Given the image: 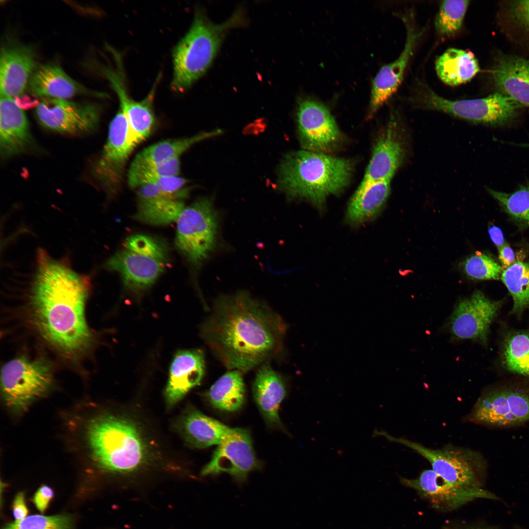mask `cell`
I'll return each instance as SVG.
<instances>
[{"mask_svg":"<svg viewBox=\"0 0 529 529\" xmlns=\"http://www.w3.org/2000/svg\"><path fill=\"white\" fill-rule=\"evenodd\" d=\"M286 331L277 313L239 291L216 300L201 335L223 365L245 372L282 350Z\"/></svg>","mask_w":529,"mask_h":529,"instance_id":"1","label":"cell"},{"mask_svg":"<svg viewBox=\"0 0 529 529\" xmlns=\"http://www.w3.org/2000/svg\"><path fill=\"white\" fill-rule=\"evenodd\" d=\"M85 279L43 250L30 298L33 322L42 337L70 355L85 350L92 337L85 317Z\"/></svg>","mask_w":529,"mask_h":529,"instance_id":"2","label":"cell"},{"mask_svg":"<svg viewBox=\"0 0 529 529\" xmlns=\"http://www.w3.org/2000/svg\"><path fill=\"white\" fill-rule=\"evenodd\" d=\"M352 161L306 150L290 152L278 168L279 188L291 199H305L322 209L327 198L348 185Z\"/></svg>","mask_w":529,"mask_h":529,"instance_id":"3","label":"cell"},{"mask_svg":"<svg viewBox=\"0 0 529 529\" xmlns=\"http://www.w3.org/2000/svg\"><path fill=\"white\" fill-rule=\"evenodd\" d=\"M85 443L93 463L106 472H133L145 460L146 447L137 427L113 415H100L90 420Z\"/></svg>","mask_w":529,"mask_h":529,"instance_id":"4","label":"cell"},{"mask_svg":"<svg viewBox=\"0 0 529 529\" xmlns=\"http://www.w3.org/2000/svg\"><path fill=\"white\" fill-rule=\"evenodd\" d=\"M239 16L235 14L226 22L215 24L201 9L196 10L190 29L173 50V90L184 92L204 74L226 33L238 23Z\"/></svg>","mask_w":529,"mask_h":529,"instance_id":"5","label":"cell"},{"mask_svg":"<svg viewBox=\"0 0 529 529\" xmlns=\"http://www.w3.org/2000/svg\"><path fill=\"white\" fill-rule=\"evenodd\" d=\"M168 261V249L164 242L150 236L136 234L125 239L123 248L108 259L105 267L118 272L127 288L140 292L155 282Z\"/></svg>","mask_w":529,"mask_h":529,"instance_id":"6","label":"cell"},{"mask_svg":"<svg viewBox=\"0 0 529 529\" xmlns=\"http://www.w3.org/2000/svg\"><path fill=\"white\" fill-rule=\"evenodd\" d=\"M416 106L450 114L469 121L492 125L507 123L517 115L522 105L509 96L496 93L481 98L451 100L419 82L411 97Z\"/></svg>","mask_w":529,"mask_h":529,"instance_id":"7","label":"cell"},{"mask_svg":"<svg viewBox=\"0 0 529 529\" xmlns=\"http://www.w3.org/2000/svg\"><path fill=\"white\" fill-rule=\"evenodd\" d=\"M373 435L382 436L414 450L430 463L439 476L450 484L481 487L486 465L483 457L477 451L451 445L433 449L405 438L392 436L384 431L376 430Z\"/></svg>","mask_w":529,"mask_h":529,"instance_id":"8","label":"cell"},{"mask_svg":"<svg viewBox=\"0 0 529 529\" xmlns=\"http://www.w3.org/2000/svg\"><path fill=\"white\" fill-rule=\"evenodd\" d=\"M175 244L192 265L198 267L215 250L219 216L211 199L202 197L185 207L176 220Z\"/></svg>","mask_w":529,"mask_h":529,"instance_id":"9","label":"cell"},{"mask_svg":"<svg viewBox=\"0 0 529 529\" xmlns=\"http://www.w3.org/2000/svg\"><path fill=\"white\" fill-rule=\"evenodd\" d=\"M52 372L50 364L41 359L21 357L7 362L1 371V388L6 405L14 411H26L48 390Z\"/></svg>","mask_w":529,"mask_h":529,"instance_id":"10","label":"cell"},{"mask_svg":"<svg viewBox=\"0 0 529 529\" xmlns=\"http://www.w3.org/2000/svg\"><path fill=\"white\" fill-rule=\"evenodd\" d=\"M465 419L501 428L529 422V385H505L486 389Z\"/></svg>","mask_w":529,"mask_h":529,"instance_id":"11","label":"cell"},{"mask_svg":"<svg viewBox=\"0 0 529 529\" xmlns=\"http://www.w3.org/2000/svg\"><path fill=\"white\" fill-rule=\"evenodd\" d=\"M135 148L129 140L127 120L120 108L109 125L106 144L90 170L95 182L107 195L113 196L121 186L127 162Z\"/></svg>","mask_w":529,"mask_h":529,"instance_id":"12","label":"cell"},{"mask_svg":"<svg viewBox=\"0 0 529 529\" xmlns=\"http://www.w3.org/2000/svg\"><path fill=\"white\" fill-rule=\"evenodd\" d=\"M101 107L97 103L44 98L35 109L40 125L50 131L71 136L91 133L97 129Z\"/></svg>","mask_w":529,"mask_h":529,"instance_id":"13","label":"cell"},{"mask_svg":"<svg viewBox=\"0 0 529 529\" xmlns=\"http://www.w3.org/2000/svg\"><path fill=\"white\" fill-rule=\"evenodd\" d=\"M501 301H493L480 290L456 304L446 327L457 339H471L485 344L490 325L497 315Z\"/></svg>","mask_w":529,"mask_h":529,"instance_id":"14","label":"cell"},{"mask_svg":"<svg viewBox=\"0 0 529 529\" xmlns=\"http://www.w3.org/2000/svg\"><path fill=\"white\" fill-rule=\"evenodd\" d=\"M296 115L299 137L305 150L327 154L340 144L342 134L323 104L302 98L298 101Z\"/></svg>","mask_w":529,"mask_h":529,"instance_id":"15","label":"cell"},{"mask_svg":"<svg viewBox=\"0 0 529 529\" xmlns=\"http://www.w3.org/2000/svg\"><path fill=\"white\" fill-rule=\"evenodd\" d=\"M248 431L232 428L217 445L211 460L202 469L203 476L221 473L230 474L237 481H245L251 471L260 467Z\"/></svg>","mask_w":529,"mask_h":529,"instance_id":"16","label":"cell"},{"mask_svg":"<svg viewBox=\"0 0 529 529\" xmlns=\"http://www.w3.org/2000/svg\"><path fill=\"white\" fill-rule=\"evenodd\" d=\"M404 485L417 491L438 507L455 508L477 498L496 499L481 487L456 486L445 481L433 469L423 471L415 479L401 478Z\"/></svg>","mask_w":529,"mask_h":529,"instance_id":"17","label":"cell"},{"mask_svg":"<svg viewBox=\"0 0 529 529\" xmlns=\"http://www.w3.org/2000/svg\"><path fill=\"white\" fill-rule=\"evenodd\" d=\"M37 67L34 50L16 42L3 44L0 56V96L17 97L23 95Z\"/></svg>","mask_w":529,"mask_h":529,"instance_id":"18","label":"cell"},{"mask_svg":"<svg viewBox=\"0 0 529 529\" xmlns=\"http://www.w3.org/2000/svg\"><path fill=\"white\" fill-rule=\"evenodd\" d=\"M36 144L25 114L14 98L0 96V154L5 160L35 150Z\"/></svg>","mask_w":529,"mask_h":529,"instance_id":"19","label":"cell"},{"mask_svg":"<svg viewBox=\"0 0 529 529\" xmlns=\"http://www.w3.org/2000/svg\"><path fill=\"white\" fill-rule=\"evenodd\" d=\"M137 189V209L133 218L153 225H164L176 221L185 208L183 199L188 190L176 194L165 192L152 184H145Z\"/></svg>","mask_w":529,"mask_h":529,"instance_id":"20","label":"cell"},{"mask_svg":"<svg viewBox=\"0 0 529 529\" xmlns=\"http://www.w3.org/2000/svg\"><path fill=\"white\" fill-rule=\"evenodd\" d=\"M112 87L116 92L128 126V139L136 147L150 134L155 123L153 103L158 79L147 96L143 100H133L128 94L119 73H106Z\"/></svg>","mask_w":529,"mask_h":529,"instance_id":"21","label":"cell"},{"mask_svg":"<svg viewBox=\"0 0 529 529\" xmlns=\"http://www.w3.org/2000/svg\"><path fill=\"white\" fill-rule=\"evenodd\" d=\"M405 20L407 38L404 48L396 60L382 67L374 77L371 92L369 117H372L397 91L421 35L420 31L409 23L408 20Z\"/></svg>","mask_w":529,"mask_h":529,"instance_id":"22","label":"cell"},{"mask_svg":"<svg viewBox=\"0 0 529 529\" xmlns=\"http://www.w3.org/2000/svg\"><path fill=\"white\" fill-rule=\"evenodd\" d=\"M405 154V145L397 124L392 120L377 142L360 186L390 181Z\"/></svg>","mask_w":529,"mask_h":529,"instance_id":"23","label":"cell"},{"mask_svg":"<svg viewBox=\"0 0 529 529\" xmlns=\"http://www.w3.org/2000/svg\"><path fill=\"white\" fill-rule=\"evenodd\" d=\"M205 371L203 352L199 349L181 350L174 356L165 390L168 408L177 403L192 388L198 385Z\"/></svg>","mask_w":529,"mask_h":529,"instance_id":"24","label":"cell"},{"mask_svg":"<svg viewBox=\"0 0 529 529\" xmlns=\"http://www.w3.org/2000/svg\"><path fill=\"white\" fill-rule=\"evenodd\" d=\"M28 86L32 94L44 98L66 99L79 95L103 96L76 81L54 64L37 66Z\"/></svg>","mask_w":529,"mask_h":529,"instance_id":"25","label":"cell"},{"mask_svg":"<svg viewBox=\"0 0 529 529\" xmlns=\"http://www.w3.org/2000/svg\"><path fill=\"white\" fill-rule=\"evenodd\" d=\"M252 392L256 405L267 425L270 428L284 430L279 417V409L286 396V383L268 363L265 362L262 364L257 372Z\"/></svg>","mask_w":529,"mask_h":529,"instance_id":"26","label":"cell"},{"mask_svg":"<svg viewBox=\"0 0 529 529\" xmlns=\"http://www.w3.org/2000/svg\"><path fill=\"white\" fill-rule=\"evenodd\" d=\"M500 93L529 108V60L512 56L498 58L492 73Z\"/></svg>","mask_w":529,"mask_h":529,"instance_id":"27","label":"cell"},{"mask_svg":"<svg viewBox=\"0 0 529 529\" xmlns=\"http://www.w3.org/2000/svg\"><path fill=\"white\" fill-rule=\"evenodd\" d=\"M390 189V181L359 186L349 201L345 217L347 222L358 226L375 218L384 206Z\"/></svg>","mask_w":529,"mask_h":529,"instance_id":"28","label":"cell"},{"mask_svg":"<svg viewBox=\"0 0 529 529\" xmlns=\"http://www.w3.org/2000/svg\"><path fill=\"white\" fill-rule=\"evenodd\" d=\"M179 424L186 440L198 448L217 445L232 429L193 408L185 413Z\"/></svg>","mask_w":529,"mask_h":529,"instance_id":"29","label":"cell"},{"mask_svg":"<svg viewBox=\"0 0 529 529\" xmlns=\"http://www.w3.org/2000/svg\"><path fill=\"white\" fill-rule=\"evenodd\" d=\"M435 70L444 83L457 86L470 80L479 72V66L471 52L451 48L437 59Z\"/></svg>","mask_w":529,"mask_h":529,"instance_id":"30","label":"cell"},{"mask_svg":"<svg viewBox=\"0 0 529 529\" xmlns=\"http://www.w3.org/2000/svg\"><path fill=\"white\" fill-rule=\"evenodd\" d=\"M210 404L224 412L238 411L245 401L246 391L242 372L232 370L218 379L206 393Z\"/></svg>","mask_w":529,"mask_h":529,"instance_id":"31","label":"cell"},{"mask_svg":"<svg viewBox=\"0 0 529 529\" xmlns=\"http://www.w3.org/2000/svg\"><path fill=\"white\" fill-rule=\"evenodd\" d=\"M222 133L220 129L203 132L191 137L165 140L144 148L138 153L132 165L159 164L170 159L179 157L195 144Z\"/></svg>","mask_w":529,"mask_h":529,"instance_id":"32","label":"cell"},{"mask_svg":"<svg viewBox=\"0 0 529 529\" xmlns=\"http://www.w3.org/2000/svg\"><path fill=\"white\" fill-rule=\"evenodd\" d=\"M501 279L513 298L512 312L521 313L529 307V262L516 261L503 271Z\"/></svg>","mask_w":529,"mask_h":529,"instance_id":"33","label":"cell"},{"mask_svg":"<svg viewBox=\"0 0 529 529\" xmlns=\"http://www.w3.org/2000/svg\"><path fill=\"white\" fill-rule=\"evenodd\" d=\"M503 359L509 371L529 376V333L508 336L504 345Z\"/></svg>","mask_w":529,"mask_h":529,"instance_id":"34","label":"cell"},{"mask_svg":"<svg viewBox=\"0 0 529 529\" xmlns=\"http://www.w3.org/2000/svg\"><path fill=\"white\" fill-rule=\"evenodd\" d=\"M504 210L518 222L529 224V183L507 193L487 188Z\"/></svg>","mask_w":529,"mask_h":529,"instance_id":"35","label":"cell"},{"mask_svg":"<svg viewBox=\"0 0 529 529\" xmlns=\"http://www.w3.org/2000/svg\"><path fill=\"white\" fill-rule=\"evenodd\" d=\"M469 1L445 0L441 3L435 20L436 31L440 35L450 37L461 28Z\"/></svg>","mask_w":529,"mask_h":529,"instance_id":"36","label":"cell"},{"mask_svg":"<svg viewBox=\"0 0 529 529\" xmlns=\"http://www.w3.org/2000/svg\"><path fill=\"white\" fill-rule=\"evenodd\" d=\"M180 170L179 157L170 159L159 164L134 166L128 172V183L133 189L138 188L152 178L178 176Z\"/></svg>","mask_w":529,"mask_h":529,"instance_id":"37","label":"cell"},{"mask_svg":"<svg viewBox=\"0 0 529 529\" xmlns=\"http://www.w3.org/2000/svg\"><path fill=\"white\" fill-rule=\"evenodd\" d=\"M464 273L470 279L477 280L501 278L504 269L497 261L486 254L477 252L462 263Z\"/></svg>","mask_w":529,"mask_h":529,"instance_id":"38","label":"cell"},{"mask_svg":"<svg viewBox=\"0 0 529 529\" xmlns=\"http://www.w3.org/2000/svg\"><path fill=\"white\" fill-rule=\"evenodd\" d=\"M72 519L67 515H33L18 522L8 523L1 529H72Z\"/></svg>","mask_w":529,"mask_h":529,"instance_id":"39","label":"cell"},{"mask_svg":"<svg viewBox=\"0 0 529 529\" xmlns=\"http://www.w3.org/2000/svg\"><path fill=\"white\" fill-rule=\"evenodd\" d=\"M510 11L514 20L529 32V0L514 1Z\"/></svg>","mask_w":529,"mask_h":529,"instance_id":"40","label":"cell"},{"mask_svg":"<svg viewBox=\"0 0 529 529\" xmlns=\"http://www.w3.org/2000/svg\"><path fill=\"white\" fill-rule=\"evenodd\" d=\"M54 496L51 488L46 485L41 486L35 492L33 501L36 508L42 513L45 512Z\"/></svg>","mask_w":529,"mask_h":529,"instance_id":"41","label":"cell"},{"mask_svg":"<svg viewBox=\"0 0 529 529\" xmlns=\"http://www.w3.org/2000/svg\"><path fill=\"white\" fill-rule=\"evenodd\" d=\"M12 510L15 522H19L27 517L28 510L23 492H19L16 495L13 501Z\"/></svg>","mask_w":529,"mask_h":529,"instance_id":"42","label":"cell"},{"mask_svg":"<svg viewBox=\"0 0 529 529\" xmlns=\"http://www.w3.org/2000/svg\"><path fill=\"white\" fill-rule=\"evenodd\" d=\"M498 252L499 261L504 270L516 262L513 250L507 243L499 249Z\"/></svg>","mask_w":529,"mask_h":529,"instance_id":"43","label":"cell"},{"mask_svg":"<svg viewBox=\"0 0 529 529\" xmlns=\"http://www.w3.org/2000/svg\"><path fill=\"white\" fill-rule=\"evenodd\" d=\"M488 234L490 238L497 247L498 250L506 244L503 233L500 228L492 225L488 228Z\"/></svg>","mask_w":529,"mask_h":529,"instance_id":"44","label":"cell"},{"mask_svg":"<svg viewBox=\"0 0 529 529\" xmlns=\"http://www.w3.org/2000/svg\"><path fill=\"white\" fill-rule=\"evenodd\" d=\"M519 145L520 146H521L529 147V143H524V144H520Z\"/></svg>","mask_w":529,"mask_h":529,"instance_id":"45","label":"cell"}]
</instances>
